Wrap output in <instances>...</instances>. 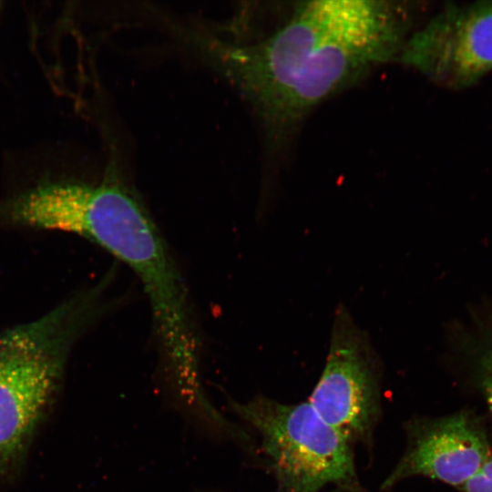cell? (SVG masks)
<instances>
[{
	"label": "cell",
	"instance_id": "cell-1",
	"mask_svg": "<svg viewBox=\"0 0 492 492\" xmlns=\"http://www.w3.org/2000/svg\"><path fill=\"white\" fill-rule=\"evenodd\" d=\"M407 5L302 1L271 33L249 43L192 26L178 30L239 90L277 143L288 140L322 102L398 61L414 30Z\"/></svg>",
	"mask_w": 492,
	"mask_h": 492
},
{
	"label": "cell",
	"instance_id": "cell-2",
	"mask_svg": "<svg viewBox=\"0 0 492 492\" xmlns=\"http://www.w3.org/2000/svg\"><path fill=\"white\" fill-rule=\"evenodd\" d=\"M31 218L37 230L84 237L125 263L147 295L170 391L199 394L200 343L189 292L161 232L143 205L122 185L48 181L36 191Z\"/></svg>",
	"mask_w": 492,
	"mask_h": 492
},
{
	"label": "cell",
	"instance_id": "cell-3",
	"mask_svg": "<svg viewBox=\"0 0 492 492\" xmlns=\"http://www.w3.org/2000/svg\"><path fill=\"white\" fill-rule=\"evenodd\" d=\"M104 309L100 295L89 289L0 332V487L19 474L74 344Z\"/></svg>",
	"mask_w": 492,
	"mask_h": 492
},
{
	"label": "cell",
	"instance_id": "cell-4",
	"mask_svg": "<svg viewBox=\"0 0 492 492\" xmlns=\"http://www.w3.org/2000/svg\"><path fill=\"white\" fill-rule=\"evenodd\" d=\"M235 415L259 435L282 492H321L335 487L363 492L352 445L307 402L284 404L258 395L230 401Z\"/></svg>",
	"mask_w": 492,
	"mask_h": 492
},
{
	"label": "cell",
	"instance_id": "cell-5",
	"mask_svg": "<svg viewBox=\"0 0 492 492\" xmlns=\"http://www.w3.org/2000/svg\"><path fill=\"white\" fill-rule=\"evenodd\" d=\"M383 366L369 334L336 307L322 374L309 402L351 445H370L381 415Z\"/></svg>",
	"mask_w": 492,
	"mask_h": 492
},
{
	"label": "cell",
	"instance_id": "cell-6",
	"mask_svg": "<svg viewBox=\"0 0 492 492\" xmlns=\"http://www.w3.org/2000/svg\"><path fill=\"white\" fill-rule=\"evenodd\" d=\"M398 61L446 87L475 85L492 72V0L444 7L411 32Z\"/></svg>",
	"mask_w": 492,
	"mask_h": 492
},
{
	"label": "cell",
	"instance_id": "cell-7",
	"mask_svg": "<svg viewBox=\"0 0 492 492\" xmlns=\"http://www.w3.org/2000/svg\"><path fill=\"white\" fill-rule=\"evenodd\" d=\"M405 451L384 480V491L412 477H425L460 488L492 456L484 424L472 410L440 417H414L405 423Z\"/></svg>",
	"mask_w": 492,
	"mask_h": 492
},
{
	"label": "cell",
	"instance_id": "cell-8",
	"mask_svg": "<svg viewBox=\"0 0 492 492\" xmlns=\"http://www.w3.org/2000/svg\"><path fill=\"white\" fill-rule=\"evenodd\" d=\"M471 372L492 418V343L478 346L471 354Z\"/></svg>",
	"mask_w": 492,
	"mask_h": 492
},
{
	"label": "cell",
	"instance_id": "cell-9",
	"mask_svg": "<svg viewBox=\"0 0 492 492\" xmlns=\"http://www.w3.org/2000/svg\"><path fill=\"white\" fill-rule=\"evenodd\" d=\"M459 489L462 492H492V456Z\"/></svg>",
	"mask_w": 492,
	"mask_h": 492
},
{
	"label": "cell",
	"instance_id": "cell-10",
	"mask_svg": "<svg viewBox=\"0 0 492 492\" xmlns=\"http://www.w3.org/2000/svg\"><path fill=\"white\" fill-rule=\"evenodd\" d=\"M332 492H333V491H332Z\"/></svg>",
	"mask_w": 492,
	"mask_h": 492
}]
</instances>
